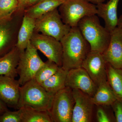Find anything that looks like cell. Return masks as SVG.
I'll list each match as a JSON object with an SVG mask.
<instances>
[{"mask_svg": "<svg viewBox=\"0 0 122 122\" xmlns=\"http://www.w3.org/2000/svg\"><path fill=\"white\" fill-rule=\"evenodd\" d=\"M60 41L62 48L61 68L68 71L82 67L91 50L78 26L71 28Z\"/></svg>", "mask_w": 122, "mask_h": 122, "instance_id": "6da1fadb", "label": "cell"}, {"mask_svg": "<svg viewBox=\"0 0 122 122\" xmlns=\"http://www.w3.org/2000/svg\"><path fill=\"white\" fill-rule=\"evenodd\" d=\"M77 26L89 44L92 51L104 52L109 45L111 33L101 25L96 15L83 18L78 22Z\"/></svg>", "mask_w": 122, "mask_h": 122, "instance_id": "7a4b0ae2", "label": "cell"}, {"mask_svg": "<svg viewBox=\"0 0 122 122\" xmlns=\"http://www.w3.org/2000/svg\"><path fill=\"white\" fill-rule=\"evenodd\" d=\"M54 96L33 79L21 86L18 109L25 107L49 112Z\"/></svg>", "mask_w": 122, "mask_h": 122, "instance_id": "3957f363", "label": "cell"}, {"mask_svg": "<svg viewBox=\"0 0 122 122\" xmlns=\"http://www.w3.org/2000/svg\"><path fill=\"white\" fill-rule=\"evenodd\" d=\"M58 11L63 22L71 28L85 17L97 14L96 5L86 0H65Z\"/></svg>", "mask_w": 122, "mask_h": 122, "instance_id": "277c9868", "label": "cell"}, {"mask_svg": "<svg viewBox=\"0 0 122 122\" xmlns=\"http://www.w3.org/2000/svg\"><path fill=\"white\" fill-rule=\"evenodd\" d=\"M44 62L39 57L37 50L29 42L25 50L20 53L17 68L18 80L21 86L34 79L36 74Z\"/></svg>", "mask_w": 122, "mask_h": 122, "instance_id": "5b68a950", "label": "cell"}, {"mask_svg": "<svg viewBox=\"0 0 122 122\" xmlns=\"http://www.w3.org/2000/svg\"><path fill=\"white\" fill-rule=\"evenodd\" d=\"M75 103L69 87L66 86L56 93L49 112L52 122H71Z\"/></svg>", "mask_w": 122, "mask_h": 122, "instance_id": "8992f818", "label": "cell"}, {"mask_svg": "<svg viewBox=\"0 0 122 122\" xmlns=\"http://www.w3.org/2000/svg\"><path fill=\"white\" fill-rule=\"evenodd\" d=\"M71 29L70 26L63 22L57 9L35 20L36 32L52 37L60 41Z\"/></svg>", "mask_w": 122, "mask_h": 122, "instance_id": "52a82bcc", "label": "cell"}, {"mask_svg": "<svg viewBox=\"0 0 122 122\" xmlns=\"http://www.w3.org/2000/svg\"><path fill=\"white\" fill-rule=\"evenodd\" d=\"M37 50L42 53L49 61L62 66V48L60 41L42 34L34 33L30 41Z\"/></svg>", "mask_w": 122, "mask_h": 122, "instance_id": "ba28073f", "label": "cell"}, {"mask_svg": "<svg viewBox=\"0 0 122 122\" xmlns=\"http://www.w3.org/2000/svg\"><path fill=\"white\" fill-rule=\"evenodd\" d=\"M107 63L102 53L92 51L82 63V67L97 86L107 81Z\"/></svg>", "mask_w": 122, "mask_h": 122, "instance_id": "9c48e42d", "label": "cell"}, {"mask_svg": "<svg viewBox=\"0 0 122 122\" xmlns=\"http://www.w3.org/2000/svg\"><path fill=\"white\" fill-rule=\"evenodd\" d=\"M75 105L71 122H91L93 119L95 105L92 97L78 89L72 90Z\"/></svg>", "mask_w": 122, "mask_h": 122, "instance_id": "30bf717a", "label": "cell"}, {"mask_svg": "<svg viewBox=\"0 0 122 122\" xmlns=\"http://www.w3.org/2000/svg\"><path fill=\"white\" fill-rule=\"evenodd\" d=\"M66 86L72 90H80L91 97L94 96L98 87L86 71L82 67L68 71Z\"/></svg>", "mask_w": 122, "mask_h": 122, "instance_id": "8fae6325", "label": "cell"}, {"mask_svg": "<svg viewBox=\"0 0 122 122\" xmlns=\"http://www.w3.org/2000/svg\"><path fill=\"white\" fill-rule=\"evenodd\" d=\"M102 54L107 63L122 69V29L117 26L111 32L109 45Z\"/></svg>", "mask_w": 122, "mask_h": 122, "instance_id": "7c38bea8", "label": "cell"}, {"mask_svg": "<svg viewBox=\"0 0 122 122\" xmlns=\"http://www.w3.org/2000/svg\"><path fill=\"white\" fill-rule=\"evenodd\" d=\"M20 86L15 78L0 75V99L7 107L18 109Z\"/></svg>", "mask_w": 122, "mask_h": 122, "instance_id": "4fadbf2b", "label": "cell"}, {"mask_svg": "<svg viewBox=\"0 0 122 122\" xmlns=\"http://www.w3.org/2000/svg\"><path fill=\"white\" fill-rule=\"evenodd\" d=\"M120 0H109L96 5L97 15L104 20L105 28L110 32L117 26V8Z\"/></svg>", "mask_w": 122, "mask_h": 122, "instance_id": "5bb4252c", "label": "cell"}, {"mask_svg": "<svg viewBox=\"0 0 122 122\" xmlns=\"http://www.w3.org/2000/svg\"><path fill=\"white\" fill-rule=\"evenodd\" d=\"M13 37L12 16L0 20V58L9 52L15 46Z\"/></svg>", "mask_w": 122, "mask_h": 122, "instance_id": "9a60e30c", "label": "cell"}, {"mask_svg": "<svg viewBox=\"0 0 122 122\" xmlns=\"http://www.w3.org/2000/svg\"><path fill=\"white\" fill-rule=\"evenodd\" d=\"M20 54V51L15 46L10 51L0 58V75L14 78L17 77V68Z\"/></svg>", "mask_w": 122, "mask_h": 122, "instance_id": "2e32d148", "label": "cell"}, {"mask_svg": "<svg viewBox=\"0 0 122 122\" xmlns=\"http://www.w3.org/2000/svg\"><path fill=\"white\" fill-rule=\"evenodd\" d=\"M35 27V19L25 15L15 45L20 53L23 52L26 49L34 33Z\"/></svg>", "mask_w": 122, "mask_h": 122, "instance_id": "e0dca14e", "label": "cell"}, {"mask_svg": "<svg viewBox=\"0 0 122 122\" xmlns=\"http://www.w3.org/2000/svg\"><path fill=\"white\" fill-rule=\"evenodd\" d=\"M65 0H42L25 10V15L36 20L57 9Z\"/></svg>", "mask_w": 122, "mask_h": 122, "instance_id": "ac0fdd59", "label": "cell"}, {"mask_svg": "<svg viewBox=\"0 0 122 122\" xmlns=\"http://www.w3.org/2000/svg\"><path fill=\"white\" fill-rule=\"evenodd\" d=\"M68 72L60 67L56 73L40 84L49 94L54 95L57 92L66 87Z\"/></svg>", "mask_w": 122, "mask_h": 122, "instance_id": "d6986e66", "label": "cell"}, {"mask_svg": "<svg viewBox=\"0 0 122 122\" xmlns=\"http://www.w3.org/2000/svg\"><path fill=\"white\" fill-rule=\"evenodd\" d=\"M92 99L95 106H111L117 99L107 81L98 86Z\"/></svg>", "mask_w": 122, "mask_h": 122, "instance_id": "ffe728a7", "label": "cell"}, {"mask_svg": "<svg viewBox=\"0 0 122 122\" xmlns=\"http://www.w3.org/2000/svg\"><path fill=\"white\" fill-rule=\"evenodd\" d=\"M107 82L117 99L122 100V69L114 68L107 63Z\"/></svg>", "mask_w": 122, "mask_h": 122, "instance_id": "44dd1931", "label": "cell"}, {"mask_svg": "<svg viewBox=\"0 0 122 122\" xmlns=\"http://www.w3.org/2000/svg\"><path fill=\"white\" fill-rule=\"evenodd\" d=\"M19 109L21 112L22 122H52L49 112L25 107Z\"/></svg>", "mask_w": 122, "mask_h": 122, "instance_id": "7402d4cb", "label": "cell"}, {"mask_svg": "<svg viewBox=\"0 0 122 122\" xmlns=\"http://www.w3.org/2000/svg\"><path fill=\"white\" fill-rule=\"evenodd\" d=\"M60 67L54 62L48 60L44 62V65L38 71L34 79L38 83L41 84L56 73Z\"/></svg>", "mask_w": 122, "mask_h": 122, "instance_id": "603a6c76", "label": "cell"}, {"mask_svg": "<svg viewBox=\"0 0 122 122\" xmlns=\"http://www.w3.org/2000/svg\"><path fill=\"white\" fill-rule=\"evenodd\" d=\"M18 6V0H0V20L12 17Z\"/></svg>", "mask_w": 122, "mask_h": 122, "instance_id": "cb8c5ba5", "label": "cell"}, {"mask_svg": "<svg viewBox=\"0 0 122 122\" xmlns=\"http://www.w3.org/2000/svg\"><path fill=\"white\" fill-rule=\"evenodd\" d=\"M96 106V119L97 122H116L114 114L111 106Z\"/></svg>", "mask_w": 122, "mask_h": 122, "instance_id": "d4e9b609", "label": "cell"}, {"mask_svg": "<svg viewBox=\"0 0 122 122\" xmlns=\"http://www.w3.org/2000/svg\"><path fill=\"white\" fill-rule=\"evenodd\" d=\"M0 122H22L20 109L15 111H7L0 115Z\"/></svg>", "mask_w": 122, "mask_h": 122, "instance_id": "484cf974", "label": "cell"}, {"mask_svg": "<svg viewBox=\"0 0 122 122\" xmlns=\"http://www.w3.org/2000/svg\"><path fill=\"white\" fill-rule=\"evenodd\" d=\"M111 106L114 114L116 122H122V100L117 99Z\"/></svg>", "mask_w": 122, "mask_h": 122, "instance_id": "4316f807", "label": "cell"}, {"mask_svg": "<svg viewBox=\"0 0 122 122\" xmlns=\"http://www.w3.org/2000/svg\"><path fill=\"white\" fill-rule=\"evenodd\" d=\"M9 110L7 105L0 99V115L7 111Z\"/></svg>", "mask_w": 122, "mask_h": 122, "instance_id": "83f0119b", "label": "cell"}, {"mask_svg": "<svg viewBox=\"0 0 122 122\" xmlns=\"http://www.w3.org/2000/svg\"><path fill=\"white\" fill-rule=\"evenodd\" d=\"M19 3L18 10H22L26 8L29 0H18Z\"/></svg>", "mask_w": 122, "mask_h": 122, "instance_id": "f1b7e54d", "label": "cell"}, {"mask_svg": "<svg viewBox=\"0 0 122 122\" xmlns=\"http://www.w3.org/2000/svg\"><path fill=\"white\" fill-rule=\"evenodd\" d=\"M42 0H29L26 5V8L27 7L28 8L29 7H30L32 5L37 4Z\"/></svg>", "mask_w": 122, "mask_h": 122, "instance_id": "f546056e", "label": "cell"}, {"mask_svg": "<svg viewBox=\"0 0 122 122\" xmlns=\"http://www.w3.org/2000/svg\"><path fill=\"white\" fill-rule=\"evenodd\" d=\"M86 0L94 4L97 5L100 3H103L106 0Z\"/></svg>", "mask_w": 122, "mask_h": 122, "instance_id": "4dcf8cb0", "label": "cell"}, {"mask_svg": "<svg viewBox=\"0 0 122 122\" xmlns=\"http://www.w3.org/2000/svg\"><path fill=\"white\" fill-rule=\"evenodd\" d=\"M117 27L122 29V14L118 19Z\"/></svg>", "mask_w": 122, "mask_h": 122, "instance_id": "1f68e13d", "label": "cell"}, {"mask_svg": "<svg viewBox=\"0 0 122 122\" xmlns=\"http://www.w3.org/2000/svg\"></svg>", "mask_w": 122, "mask_h": 122, "instance_id": "d6a6232c", "label": "cell"}]
</instances>
